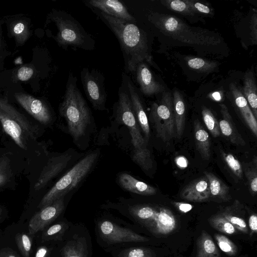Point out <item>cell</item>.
Listing matches in <instances>:
<instances>
[{
	"label": "cell",
	"mask_w": 257,
	"mask_h": 257,
	"mask_svg": "<svg viewBox=\"0 0 257 257\" xmlns=\"http://www.w3.org/2000/svg\"><path fill=\"white\" fill-rule=\"evenodd\" d=\"M99 16L119 41L125 71H135L138 64L145 61L153 65L147 37L135 23L111 17L101 11Z\"/></svg>",
	"instance_id": "6da1fadb"
},
{
	"label": "cell",
	"mask_w": 257,
	"mask_h": 257,
	"mask_svg": "<svg viewBox=\"0 0 257 257\" xmlns=\"http://www.w3.org/2000/svg\"><path fill=\"white\" fill-rule=\"evenodd\" d=\"M77 78L69 74L59 112L67 124L69 134L74 141L83 136L91 118L90 109L76 85Z\"/></svg>",
	"instance_id": "7a4b0ae2"
},
{
	"label": "cell",
	"mask_w": 257,
	"mask_h": 257,
	"mask_svg": "<svg viewBox=\"0 0 257 257\" xmlns=\"http://www.w3.org/2000/svg\"><path fill=\"white\" fill-rule=\"evenodd\" d=\"M149 19L162 33L184 43L209 46L221 42L220 37L213 32L188 26L174 16L152 13Z\"/></svg>",
	"instance_id": "3957f363"
},
{
	"label": "cell",
	"mask_w": 257,
	"mask_h": 257,
	"mask_svg": "<svg viewBox=\"0 0 257 257\" xmlns=\"http://www.w3.org/2000/svg\"><path fill=\"white\" fill-rule=\"evenodd\" d=\"M98 154L93 152L88 154L77 163L62 176L44 196L38 208L42 209L51 204L76 187L85 177L94 165Z\"/></svg>",
	"instance_id": "277c9868"
},
{
	"label": "cell",
	"mask_w": 257,
	"mask_h": 257,
	"mask_svg": "<svg viewBox=\"0 0 257 257\" xmlns=\"http://www.w3.org/2000/svg\"><path fill=\"white\" fill-rule=\"evenodd\" d=\"M0 122L4 131L21 148L27 149L29 138H34V131L28 120L6 98H0Z\"/></svg>",
	"instance_id": "5b68a950"
},
{
	"label": "cell",
	"mask_w": 257,
	"mask_h": 257,
	"mask_svg": "<svg viewBox=\"0 0 257 257\" xmlns=\"http://www.w3.org/2000/svg\"><path fill=\"white\" fill-rule=\"evenodd\" d=\"M52 20L58 29L55 38L57 43L63 48L68 46L90 49L93 41L80 24L71 16L63 12H56Z\"/></svg>",
	"instance_id": "8992f818"
},
{
	"label": "cell",
	"mask_w": 257,
	"mask_h": 257,
	"mask_svg": "<svg viewBox=\"0 0 257 257\" xmlns=\"http://www.w3.org/2000/svg\"><path fill=\"white\" fill-rule=\"evenodd\" d=\"M157 136L164 142L170 141L176 135L173 97L164 91L159 103L154 102L149 116Z\"/></svg>",
	"instance_id": "52a82bcc"
},
{
	"label": "cell",
	"mask_w": 257,
	"mask_h": 257,
	"mask_svg": "<svg viewBox=\"0 0 257 257\" xmlns=\"http://www.w3.org/2000/svg\"><path fill=\"white\" fill-rule=\"evenodd\" d=\"M116 116L117 120L128 128L135 150L146 148L147 143L139 127L129 94L123 91L119 92Z\"/></svg>",
	"instance_id": "ba28073f"
},
{
	"label": "cell",
	"mask_w": 257,
	"mask_h": 257,
	"mask_svg": "<svg viewBox=\"0 0 257 257\" xmlns=\"http://www.w3.org/2000/svg\"><path fill=\"white\" fill-rule=\"evenodd\" d=\"M81 80L85 94L94 108L105 109L107 94L104 86V79L99 72L84 68L80 73Z\"/></svg>",
	"instance_id": "9c48e42d"
},
{
	"label": "cell",
	"mask_w": 257,
	"mask_h": 257,
	"mask_svg": "<svg viewBox=\"0 0 257 257\" xmlns=\"http://www.w3.org/2000/svg\"><path fill=\"white\" fill-rule=\"evenodd\" d=\"M99 230L103 239L112 244L124 242H146L149 239L132 230L121 227L111 221L105 220L99 224Z\"/></svg>",
	"instance_id": "30bf717a"
},
{
	"label": "cell",
	"mask_w": 257,
	"mask_h": 257,
	"mask_svg": "<svg viewBox=\"0 0 257 257\" xmlns=\"http://www.w3.org/2000/svg\"><path fill=\"white\" fill-rule=\"evenodd\" d=\"M64 209V197L60 198L51 204L47 206L36 213L29 223V233L34 234L53 222Z\"/></svg>",
	"instance_id": "8fae6325"
},
{
	"label": "cell",
	"mask_w": 257,
	"mask_h": 257,
	"mask_svg": "<svg viewBox=\"0 0 257 257\" xmlns=\"http://www.w3.org/2000/svg\"><path fill=\"white\" fill-rule=\"evenodd\" d=\"M14 96L18 103L38 121L44 124L51 122V113L44 102L22 92L16 93Z\"/></svg>",
	"instance_id": "7c38bea8"
},
{
	"label": "cell",
	"mask_w": 257,
	"mask_h": 257,
	"mask_svg": "<svg viewBox=\"0 0 257 257\" xmlns=\"http://www.w3.org/2000/svg\"><path fill=\"white\" fill-rule=\"evenodd\" d=\"M70 160L71 155L66 153L50 159L34 185L35 190L43 188L66 167Z\"/></svg>",
	"instance_id": "4fadbf2b"
},
{
	"label": "cell",
	"mask_w": 257,
	"mask_h": 257,
	"mask_svg": "<svg viewBox=\"0 0 257 257\" xmlns=\"http://www.w3.org/2000/svg\"><path fill=\"white\" fill-rule=\"evenodd\" d=\"M180 197L193 202H204L210 198L209 182L204 176L195 179L185 186L180 192Z\"/></svg>",
	"instance_id": "5bb4252c"
},
{
	"label": "cell",
	"mask_w": 257,
	"mask_h": 257,
	"mask_svg": "<svg viewBox=\"0 0 257 257\" xmlns=\"http://www.w3.org/2000/svg\"><path fill=\"white\" fill-rule=\"evenodd\" d=\"M135 71L137 81L144 94L150 96L164 91V87L155 80L146 63L138 64Z\"/></svg>",
	"instance_id": "9a60e30c"
},
{
	"label": "cell",
	"mask_w": 257,
	"mask_h": 257,
	"mask_svg": "<svg viewBox=\"0 0 257 257\" xmlns=\"http://www.w3.org/2000/svg\"><path fill=\"white\" fill-rule=\"evenodd\" d=\"M92 7L111 17L135 23V18L128 12L127 8L117 0H91Z\"/></svg>",
	"instance_id": "2e32d148"
},
{
	"label": "cell",
	"mask_w": 257,
	"mask_h": 257,
	"mask_svg": "<svg viewBox=\"0 0 257 257\" xmlns=\"http://www.w3.org/2000/svg\"><path fill=\"white\" fill-rule=\"evenodd\" d=\"M127 88L133 108L138 124L142 130L147 143L150 137L149 120L144 108L143 102L136 87L131 80H127Z\"/></svg>",
	"instance_id": "e0dca14e"
},
{
	"label": "cell",
	"mask_w": 257,
	"mask_h": 257,
	"mask_svg": "<svg viewBox=\"0 0 257 257\" xmlns=\"http://www.w3.org/2000/svg\"><path fill=\"white\" fill-rule=\"evenodd\" d=\"M229 88L235 104L244 122L251 131L253 136L256 138L257 120L254 117L245 98L241 90L234 83H230Z\"/></svg>",
	"instance_id": "ac0fdd59"
},
{
	"label": "cell",
	"mask_w": 257,
	"mask_h": 257,
	"mask_svg": "<svg viewBox=\"0 0 257 257\" xmlns=\"http://www.w3.org/2000/svg\"><path fill=\"white\" fill-rule=\"evenodd\" d=\"M222 118L219 121L220 132L231 143L239 146H244L245 142L239 133L233 121L227 106L220 105Z\"/></svg>",
	"instance_id": "d6986e66"
},
{
	"label": "cell",
	"mask_w": 257,
	"mask_h": 257,
	"mask_svg": "<svg viewBox=\"0 0 257 257\" xmlns=\"http://www.w3.org/2000/svg\"><path fill=\"white\" fill-rule=\"evenodd\" d=\"M118 182L124 189L141 195L151 196L155 195L157 190L152 186L139 181L127 173H122L119 175Z\"/></svg>",
	"instance_id": "ffe728a7"
},
{
	"label": "cell",
	"mask_w": 257,
	"mask_h": 257,
	"mask_svg": "<svg viewBox=\"0 0 257 257\" xmlns=\"http://www.w3.org/2000/svg\"><path fill=\"white\" fill-rule=\"evenodd\" d=\"M149 223H155V231L159 234H168L176 227V219L170 210L164 207L157 208L153 219Z\"/></svg>",
	"instance_id": "44dd1931"
},
{
	"label": "cell",
	"mask_w": 257,
	"mask_h": 257,
	"mask_svg": "<svg viewBox=\"0 0 257 257\" xmlns=\"http://www.w3.org/2000/svg\"><path fill=\"white\" fill-rule=\"evenodd\" d=\"M195 145L203 159L209 160L211 156L210 139L207 132L197 119L194 122Z\"/></svg>",
	"instance_id": "7402d4cb"
},
{
	"label": "cell",
	"mask_w": 257,
	"mask_h": 257,
	"mask_svg": "<svg viewBox=\"0 0 257 257\" xmlns=\"http://www.w3.org/2000/svg\"><path fill=\"white\" fill-rule=\"evenodd\" d=\"M241 92L257 119V87L253 73L250 71L246 72L244 75Z\"/></svg>",
	"instance_id": "603a6c76"
},
{
	"label": "cell",
	"mask_w": 257,
	"mask_h": 257,
	"mask_svg": "<svg viewBox=\"0 0 257 257\" xmlns=\"http://www.w3.org/2000/svg\"><path fill=\"white\" fill-rule=\"evenodd\" d=\"M173 103L175 121L176 135L182 137L185 124V104L182 94L177 90L173 92Z\"/></svg>",
	"instance_id": "cb8c5ba5"
},
{
	"label": "cell",
	"mask_w": 257,
	"mask_h": 257,
	"mask_svg": "<svg viewBox=\"0 0 257 257\" xmlns=\"http://www.w3.org/2000/svg\"><path fill=\"white\" fill-rule=\"evenodd\" d=\"M204 174L209 180L210 198L222 201L231 199L229 188L228 186L213 173L204 172Z\"/></svg>",
	"instance_id": "d4e9b609"
},
{
	"label": "cell",
	"mask_w": 257,
	"mask_h": 257,
	"mask_svg": "<svg viewBox=\"0 0 257 257\" xmlns=\"http://www.w3.org/2000/svg\"><path fill=\"white\" fill-rule=\"evenodd\" d=\"M196 257H220L219 250L211 236L203 231L197 242Z\"/></svg>",
	"instance_id": "484cf974"
},
{
	"label": "cell",
	"mask_w": 257,
	"mask_h": 257,
	"mask_svg": "<svg viewBox=\"0 0 257 257\" xmlns=\"http://www.w3.org/2000/svg\"><path fill=\"white\" fill-rule=\"evenodd\" d=\"M62 257H88L83 240L77 239L68 242L62 249Z\"/></svg>",
	"instance_id": "4316f807"
},
{
	"label": "cell",
	"mask_w": 257,
	"mask_h": 257,
	"mask_svg": "<svg viewBox=\"0 0 257 257\" xmlns=\"http://www.w3.org/2000/svg\"><path fill=\"white\" fill-rule=\"evenodd\" d=\"M186 61L188 66L192 69L203 72H210L218 66L217 62L195 57H187Z\"/></svg>",
	"instance_id": "83f0119b"
},
{
	"label": "cell",
	"mask_w": 257,
	"mask_h": 257,
	"mask_svg": "<svg viewBox=\"0 0 257 257\" xmlns=\"http://www.w3.org/2000/svg\"><path fill=\"white\" fill-rule=\"evenodd\" d=\"M10 31L12 36L20 44H24L30 35L28 25L24 20H19L13 23Z\"/></svg>",
	"instance_id": "f1b7e54d"
},
{
	"label": "cell",
	"mask_w": 257,
	"mask_h": 257,
	"mask_svg": "<svg viewBox=\"0 0 257 257\" xmlns=\"http://www.w3.org/2000/svg\"><path fill=\"white\" fill-rule=\"evenodd\" d=\"M67 228V224L64 222H61L55 224L43 232L42 240L43 241L51 240H61Z\"/></svg>",
	"instance_id": "f546056e"
},
{
	"label": "cell",
	"mask_w": 257,
	"mask_h": 257,
	"mask_svg": "<svg viewBox=\"0 0 257 257\" xmlns=\"http://www.w3.org/2000/svg\"><path fill=\"white\" fill-rule=\"evenodd\" d=\"M202 115L206 126L212 136L219 137L220 135L219 122L211 110L203 106L202 109Z\"/></svg>",
	"instance_id": "4dcf8cb0"
},
{
	"label": "cell",
	"mask_w": 257,
	"mask_h": 257,
	"mask_svg": "<svg viewBox=\"0 0 257 257\" xmlns=\"http://www.w3.org/2000/svg\"><path fill=\"white\" fill-rule=\"evenodd\" d=\"M132 159L144 170H149L153 167L151 153L147 148L134 150Z\"/></svg>",
	"instance_id": "1f68e13d"
},
{
	"label": "cell",
	"mask_w": 257,
	"mask_h": 257,
	"mask_svg": "<svg viewBox=\"0 0 257 257\" xmlns=\"http://www.w3.org/2000/svg\"><path fill=\"white\" fill-rule=\"evenodd\" d=\"M252 164L244 169V174L247 179L248 189L252 196L257 192V158L256 156L253 158Z\"/></svg>",
	"instance_id": "d6a6232c"
},
{
	"label": "cell",
	"mask_w": 257,
	"mask_h": 257,
	"mask_svg": "<svg viewBox=\"0 0 257 257\" xmlns=\"http://www.w3.org/2000/svg\"><path fill=\"white\" fill-rule=\"evenodd\" d=\"M209 221L212 227L222 233L232 234L236 231L234 226L222 215L214 216Z\"/></svg>",
	"instance_id": "836d02e7"
},
{
	"label": "cell",
	"mask_w": 257,
	"mask_h": 257,
	"mask_svg": "<svg viewBox=\"0 0 257 257\" xmlns=\"http://www.w3.org/2000/svg\"><path fill=\"white\" fill-rule=\"evenodd\" d=\"M161 3L168 9L183 15L193 16L195 15L185 0H164L161 1Z\"/></svg>",
	"instance_id": "e575fe53"
},
{
	"label": "cell",
	"mask_w": 257,
	"mask_h": 257,
	"mask_svg": "<svg viewBox=\"0 0 257 257\" xmlns=\"http://www.w3.org/2000/svg\"><path fill=\"white\" fill-rule=\"evenodd\" d=\"M222 159L232 173L239 179L243 177V169L239 161L231 154L221 152Z\"/></svg>",
	"instance_id": "d590c367"
},
{
	"label": "cell",
	"mask_w": 257,
	"mask_h": 257,
	"mask_svg": "<svg viewBox=\"0 0 257 257\" xmlns=\"http://www.w3.org/2000/svg\"><path fill=\"white\" fill-rule=\"evenodd\" d=\"M217 244L220 249L230 256L234 255L237 251L235 244L226 236L216 234L214 236Z\"/></svg>",
	"instance_id": "8d00e7d4"
},
{
	"label": "cell",
	"mask_w": 257,
	"mask_h": 257,
	"mask_svg": "<svg viewBox=\"0 0 257 257\" xmlns=\"http://www.w3.org/2000/svg\"><path fill=\"white\" fill-rule=\"evenodd\" d=\"M119 257H155L153 251L144 247H131L121 251Z\"/></svg>",
	"instance_id": "74e56055"
},
{
	"label": "cell",
	"mask_w": 257,
	"mask_h": 257,
	"mask_svg": "<svg viewBox=\"0 0 257 257\" xmlns=\"http://www.w3.org/2000/svg\"><path fill=\"white\" fill-rule=\"evenodd\" d=\"M16 240L20 251L23 257H30L32 247V241L26 234L18 233Z\"/></svg>",
	"instance_id": "f35d334b"
},
{
	"label": "cell",
	"mask_w": 257,
	"mask_h": 257,
	"mask_svg": "<svg viewBox=\"0 0 257 257\" xmlns=\"http://www.w3.org/2000/svg\"><path fill=\"white\" fill-rule=\"evenodd\" d=\"M222 215L234 226L235 229H237L244 233H247L248 232L247 224L242 218L228 213H224Z\"/></svg>",
	"instance_id": "ab89813d"
},
{
	"label": "cell",
	"mask_w": 257,
	"mask_h": 257,
	"mask_svg": "<svg viewBox=\"0 0 257 257\" xmlns=\"http://www.w3.org/2000/svg\"><path fill=\"white\" fill-rule=\"evenodd\" d=\"M191 10L194 13H200L206 15H213L211 9L201 3L195 0H185Z\"/></svg>",
	"instance_id": "60d3db41"
},
{
	"label": "cell",
	"mask_w": 257,
	"mask_h": 257,
	"mask_svg": "<svg viewBox=\"0 0 257 257\" xmlns=\"http://www.w3.org/2000/svg\"><path fill=\"white\" fill-rule=\"evenodd\" d=\"M33 73L34 70L31 67L22 66L18 69L17 77L20 81H26L32 77Z\"/></svg>",
	"instance_id": "b9f144b4"
},
{
	"label": "cell",
	"mask_w": 257,
	"mask_h": 257,
	"mask_svg": "<svg viewBox=\"0 0 257 257\" xmlns=\"http://www.w3.org/2000/svg\"><path fill=\"white\" fill-rule=\"evenodd\" d=\"M257 16L256 13H255L252 16L250 22V35L252 43L254 44H256L257 40Z\"/></svg>",
	"instance_id": "7bdbcfd3"
},
{
	"label": "cell",
	"mask_w": 257,
	"mask_h": 257,
	"mask_svg": "<svg viewBox=\"0 0 257 257\" xmlns=\"http://www.w3.org/2000/svg\"><path fill=\"white\" fill-rule=\"evenodd\" d=\"M172 204L177 208L180 212L186 213L190 211L193 206L190 204L184 202H173Z\"/></svg>",
	"instance_id": "ee69618b"
},
{
	"label": "cell",
	"mask_w": 257,
	"mask_h": 257,
	"mask_svg": "<svg viewBox=\"0 0 257 257\" xmlns=\"http://www.w3.org/2000/svg\"><path fill=\"white\" fill-rule=\"evenodd\" d=\"M249 226L252 234L256 233L257 216L255 214L251 215L248 220Z\"/></svg>",
	"instance_id": "f6af8a7d"
},
{
	"label": "cell",
	"mask_w": 257,
	"mask_h": 257,
	"mask_svg": "<svg viewBox=\"0 0 257 257\" xmlns=\"http://www.w3.org/2000/svg\"><path fill=\"white\" fill-rule=\"evenodd\" d=\"M48 249L45 246H42L37 250L35 257H48Z\"/></svg>",
	"instance_id": "bcb514c9"
},
{
	"label": "cell",
	"mask_w": 257,
	"mask_h": 257,
	"mask_svg": "<svg viewBox=\"0 0 257 257\" xmlns=\"http://www.w3.org/2000/svg\"><path fill=\"white\" fill-rule=\"evenodd\" d=\"M177 165L181 168H185L188 165V162L186 159L183 157H179L176 159Z\"/></svg>",
	"instance_id": "7dc6e473"
},
{
	"label": "cell",
	"mask_w": 257,
	"mask_h": 257,
	"mask_svg": "<svg viewBox=\"0 0 257 257\" xmlns=\"http://www.w3.org/2000/svg\"><path fill=\"white\" fill-rule=\"evenodd\" d=\"M7 179V174L0 170V185L3 184Z\"/></svg>",
	"instance_id": "c3c4849f"
},
{
	"label": "cell",
	"mask_w": 257,
	"mask_h": 257,
	"mask_svg": "<svg viewBox=\"0 0 257 257\" xmlns=\"http://www.w3.org/2000/svg\"><path fill=\"white\" fill-rule=\"evenodd\" d=\"M6 257H18L15 253H11L9 255H7Z\"/></svg>",
	"instance_id": "681fc988"
},
{
	"label": "cell",
	"mask_w": 257,
	"mask_h": 257,
	"mask_svg": "<svg viewBox=\"0 0 257 257\" xmlns=\"http://www.w3.org/2000/svg\"><path fill=\"white\" fill-rule=\"evenodd\" d=\"M2 213H3V210L2 208H0V220L2 218Z\"/></svg>",
	"instance_id": "f907efd6"
},
{
	"label": "cell",
	"mask_w": 257,
	"mask_h": 257,
	"mask_svg": "<svg viewBox=\"0 0 257 257\" xmlns=\"http://www.w3.org/2000/svg\"><path fill=\"white\" fill-rule=\"evenodd\" d=\"M1 26H0V44H1Z\"/></svg>",
	"instance_id": "816d5d0a"
},
{
	"label": "cell",
	"mask_w": 257,
	"mask_h": 257,
	"mask_svg": "<svg viewBox=\"0 0 257 257\" xmlns=\"http://www.w3.org/2000/svg\"><path fill=\"white\" fill-rule=\"evenodd\" d=\"M0 257H2V255L0 254Z\"/></svg>",
	"instance_id": "f5cc1de1"
}]
</instances>
